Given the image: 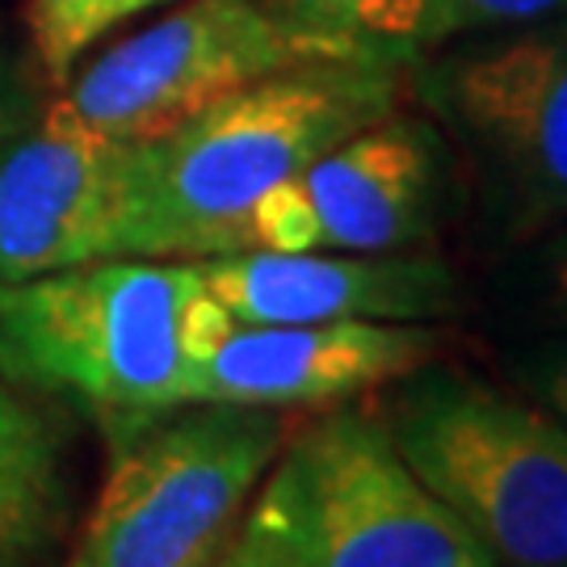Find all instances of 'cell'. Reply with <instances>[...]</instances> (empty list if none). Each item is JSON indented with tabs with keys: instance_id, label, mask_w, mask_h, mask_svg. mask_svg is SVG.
Wrapping results in <instances>:
<instances>
[{
	"instance_id": "1",
	"label": "cell",
	"mask_w": 567,
	"mask_h": 567,
	"mask_svg": "<svg viewBox=\"0 0 567 567\" xmlns=\"http://www.w3.org/2000/svg\"><path fill=\"white\" fill-rule=\"evenodd\" d=\"M404 55H349L244 84L168 135L126 143L110 257L248 252V215L328 147L395 114Z\"/></svg>"
},
{
	"instance_id": "2",
	"label": "cell",
	"mask_w": 567,
	"mask_h": 567,
	"mask_svg": "<svg viewBox=\"0 0 567 567\" xmlns=\"http://www.w3.org/2000/svg\"><path fill=\"white\" fill-rule=\"evenodd\" d=\"M203 295L194 261L97 257L0 286V374L76 400L110 446L185 400V320Z\"/></svg>"
},
{
	"instance_id": "3",
	"label": "cell",
	"mask_w": 567,
	"mask_h": 567,
	"mask_svg": "<svg viewBox=\"0 0 567 567\" xmlns=\"http://www.w3.org/2000/svg\"><path fill=\"white\" fill-rule=\"evenodd\" d=\"M215 567H496L400 458L379 412L290 425Z\"/></svg>"
},
{
	"instance_id": "4",
	"label": "cell",
	"mask_w": 567,
	"mask_h": 567,
	"mask_svg": "<svg viewBox=\"0 0 567 567\" xmlns=\"http://www.w3.org/2000/svg\"><path fill=\"white\" fill-rule=\"evenodd\" d=\"M379 408L416 480L496 567H567V421L437 358Z\"/></svg>"
},
{
	"instance_id": "5",
	"label": "cell",
	"mask_w": 567,
	"mask_h": 567,
	"mask_svg": "<svg viewBox=\"0 0 567 567\" xmlns=\"http://www.w3.org/2000/svg\"><path fill=\"white\" fill-rule=\"evenodd\" d=\"M286 433L282 408L194 400L118 437L72 567H215Z\"/></svg>"
},
{
	"instance_id": "6",
	"label": "cell",
	"mask_w": 567,
	"mask_h": 567,
	"mask_svg": "<svg viewBox=\"0 0 567 567\" xmlns=\"http://www.w3.org/2000/svg\"><path fill=\"white\" fill-rule=\"evenodd\" d=\"M349 55L386 51L316 34L269 0H185L84 63L55 110L105 140L147 143L261 76Z\"/></svg>"
},
{
	"instance_id": "7",
	"label": "cell",
	"mask_w": 567,
	"mask_h": 567,
	"mask_svg": "<svg viewBox=\"0 0 567 567\" xmlns=\"http://www.w3.org/2000/svg\"><path fill=\"white\" fill-rule=\"evenodd\" d=\"M425 97L517 224L567 219V13L463 42L429 68Z\"/></svg>"
},
{
	"instance_id": "8",
	"label": "cell",
	"mask_w": 567,
	"mask_h": 567,
	"mask_svg": "<svg viewBox=\"0 0 567 567\" xmlns=\"http://www.w3.org/2000/svg\"><path fill=\"white\" fill-rule=\"evenodd\" d=\"M446 185L442 135L386 114L274 185L248 215V240L265 252H416L437 236Z\"/></svg>"
},
{
	"instance_id": "9",
	"label": "cell",
	"mask_w": 567,
	"mask_h": 567,
	"mask_svg": "<svg viewBox=\"0 0 567 567\" xmlns=\"http://www.w3.org/2000/svg\"><path fill=\"white\" fill-rule=\"evenodd\" d=\"M442 353L429 324L328 320L236 324L189 370L185 400L252 408H332L395 383Z\"/></svg>"
},
{
	"instance_id": "10",
	"label": "cell",
	"mask_w": 567,
	"mask_h": 567,
	"mask_svg": "<svg viewBox=\"0 0 567 567\" xmlns=\"http://www.w3.org/2000/svg\"><path fill=\"white\" fill-rule=\"evenodd\" d=\"M206 290L236 324L386 320L429 324L463 307L458 274L433 252H224L203 257Z\"/></svg>"
},
{
	"instance_id": "11",
	"label": "cell",
	"mask_w": 567,
	"mask_h": 567,
	"mask_svg": "<svg viewBox=\"0 0 567 567\" xmlns=\"http://www.w3.org/2000/svg\"><path fill=\"white\" fill-rule=\"evenodd\" d=\"M126 143L51 110L39 131L0 140V286L110 257Z\"/></svg>"
},
{
	"instance_id": "12",
	"label": "cell",
	"mask_w": 567,
	"mask_h": 567,
	"mask_svg": "<svg viewBox=\"0 0 567 567\" xmlns=\"http://www.w3.org/2000/svg\"><path fill=\"white\" fill-rule=\"evenodd\" d=\"M316 34L416 60V21L425 0H269Z\"/></svg>"
},
{
	"instance_id": "13",
	"label": "cell",
	"mask_w": 567,
	"mask_h": 567,
	"mask_svg": "<svg viewBox=\"0 0 567 567\" xmlns=\"http://www.w3.org/2000/svg\"><path fill=\"white\" fill-rule=\"evenodd\" d=\"M51 437L25 404H18L0 383V508L13 513L21 526L34 522L51 496Z\"/></svg>"
},
{
	"instance_id": "14",
	"label": "cell",
	"mask_w": 567,
	"mask_h": 567,
	"mask_svg": "<svg viewBox=\"0 0 567 567\" xmlns=\"http://www.w3.org/2000/svg\"><path fill=\"white\" fill-rule=\"evenodd\" d=\"M559 13H567V0H425L421 21H416V51L446 47V42L484 34V30L547 21Z\"/></svg>"
},
{
	"instance_id": "15",
	"label": "cell",
	"mask_w": 567,
	"mask_h": 567,
	"mask_svg": "<svg viewBox=\"0 0 567 567\" xmlns=\"http://www.w3.org/2000/svg\"><path fill=\"white\" fill-rule=\"evenodd\" d=\"M30 21L51 76H68L84 51L105 34L102 0H30Z\"/></svg>"
},
{
	"instance_id": "16",
	"label": "cell",
	"mask_w": 567,
	"mask_h": 567,
	"mask_svg": "<svg viewBox=\"0 0 567 567\" xmlns=\"http://www.w3.org/2000/svg\"><path fill=\"white\" fill-rule=\"evenodd\" d=\"M517 379H522L529 400H538L559 421H567V332L534 344L526 358L517 362Z\"/></svg>"
},
{
	"instance_id": "17",
	"label": "cell",
	"mask_w": 567,
	"mask_h": 567,
	"mask_svg": "<svg viewBox=\"0 0 567 567\" xmlns=\"http://www.w3.org/2000/svg\"><path fill=\"white\" fill-rule=\"evenodd\" d=\"M543 286H547L550 307L567 320V227L547 244V252H543Z\"/></svg>"
},
{
	"instance_id": "18",
	"label": "cell",
	"mask_w": 567,
	"mask_h": 567,
	"mask_svg": "<svg viewBox=\"0 0 567 567\" xmlns=\"http://www.w3.org/2000/svg\"><path fill=\"white\" fill-rule=\"evenodd\" d=\"M156 4H168V0H102V21H105V34L122 25L126 18H135L143 9H156Z\"/></svg>"
},
{
	"instance_id": "19",
	"label": "cell",
	"mask_w": 567,
	"mask_h": 567,
	"mask_svg": "<svg viewBox=\"0 0 567 567\" xmlns=\"http://www.w3.org/2000/svg\"><path fill=\"white\" fill-rule=\"evenodd\" d=\"M25 534H30V526H21L13 513H4V508H0V555H4L9 547H18Z\"/></svg>"
},
{
	"instance_id": "20",
	"label": "cell",
	"mask_w": 567,
	"mask_h": 567,
	"mask_svg": "<svg viewBox=\"0 0 567 567\" xmlns=\"http://www.w3.org/2000/svg\"><path fill=\"white\" fill-rule=\"evenodd\" d=\"M0 140H4V93H0Z\"/></svg>"
}]
</instances>
